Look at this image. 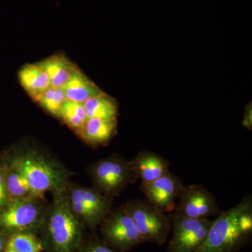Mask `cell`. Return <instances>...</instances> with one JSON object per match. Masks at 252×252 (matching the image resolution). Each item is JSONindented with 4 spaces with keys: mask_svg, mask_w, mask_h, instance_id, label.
I'll list each match as a JSON object with an SVG mask.
<instances>
[{
    "mask_svg": "<svg viewBox=\"0 0 252 252\" xmlns=\"http://www.w3.org/2000/svg\"><path fill=\"white\" fill-rule=\"evenodd\" d=\"M64 190L52 194L38 235L45 252H77L87 234V228L69 207Z\"/></svg>",
    "mask_w": 252,
    "mask_h": 252,
    "instance_id": "obj_2",
    "label": "cell"
},
{
    "mask_svg": "<svg viewBox=\"0 0 252 252\" xmlns=\"http://www.w3.org/2000/svg\"><path fill=\"white\" fill-rule=\"evenodd\" d=\"M252 233V197L247 195L212 220L206 238L195 252H238Z\"/></svg>",
    "mask_w": 252,
    "mask_h": 252,
    "instance_id": "obj_3",
    "label": "cell"
},
{
    "mask_svg": "<svg viewBox=\"0 0 252 252\" xmlns=\"http://www.w3.org/2000/svg\"><path fill=\"white\" fill-rule=\"evenodd\" d=\"M122 207L133 220L144 243L162 245L167 241L172 223L166 213L147 200H130Z\"/></svg>",
    "mask_w": 252,
    "mask_h": 252,
    "instance_id": "obj_7",
    "label": "cell"
},
{
    "mask_svg": "<svg viewBox=\"0 0 252 252\" xmlns=\"http://www.w3.org/2000/svg\"><path fill=\"white\" fill-rule=\"evenodd\" d=\"M59 119L76 132L84 126L88 117L83 103L66 100L60 109Z\"/></svg>",
    "mask_w": 252,
    "mask_h": 252,
    "instance_id": "obj_19",
    "label": "cell"
},
{
    "mask_svg": "<svg viewBox=\"0 0 252 252\" xmlns=\"http://www.w3.org/2000/svg\"><path fill=\"white\" fill-rule=\"evenodd\" d=\"M175 213L193 219H207L219 215L220 207L216 198L208 189L200 185L185 187L179 197Z\"/></svg>",
    "mask_w": 252,
    "mask_h": 252,
    "instance_id": "obj_10",
    "label": "cell"
},
{
    "mask_svg": "<svg viewBox=\"0 0 252 252\" xmlns=\"http://www.w3.org/2000/svg\"><path fill=\"white\" fill-rule=\"evenodd\" d=\"M185 186L177 176L170 172L149 183L141 184V190L147 201L165 213L175 211L177 199Z\"/></svg>",
    "mask_w": 252,
    "mask_h": 252,
    "instance_id": "obj_11",
    "label": "cell"
},
{
    "mask_svg": "<svg viewBox=\"0 0 252 252\" xmlns=\"http://www.w3.org/2000/svg\"><path fill=\"white\" fill-rule=\"evenodd\" d=\"M88 119L96 118L102 120L117 119L119 109L115 99L104 94L92 97L83 103Z\"/></svg>",
    "mask_w": 252,
    "mask_h": 252,
    "instance_id": "obj_18",
    "label": "cell"
},
{
    "mask_svg": "<svg viewBox=\"0 0 252 252\" xmlns=\"http://www.w3.org/2000/svg\"><path fill=\"white\" fill-rule=\"evenodd\" d=\"M18 78L25 90L35 101L51 86L47 74L38 63L23 66L18 72Z\"/></svg>",
    "mask_w": 252,
    "mask_h": 252,
    "instance_id": "obj_16",
    "label": "cell"
},
{
    "mask_svg": "<svg viewBox=\"0 0 252 252\" xmlns=\"http://www.w3.org/2000/svg\"><path fill=\"white\" fill-rule=\"evenodd\" d=\"M66 198L73 213L86 228L94 230L112 211V199L95 189L72 185L66 187Z\"/></svg>",
    "mask_w": 252,
    "mask_h": 252,
    "instance_id": "obj_6",
    "label": "cell"
},
{
    "mask_svg": "<svg viewBox=\"0 0 252 252\" xmlns=\"http://www.w3.org/2000/svg\"><path fill=\"white\" fill-rule=\"evenodd\" d=\"M48 205L45 198L41 197L11 200L0 208V234L39 235Z\"/></svg>",
    "mask_w": 252,
    "mask_h": 252,
    "instance_id": "obj_4",
    "label": "cell"
},
{
    "mask_svg": "<svg viewBox=\"0 0 252 252\" xmlns=\"http://www.w3.org/2000/svg\"><path fill=\"white\" fill-rule=\"evenodd\" d=\"M99 228L101 239L116 251L126 252L144 243L133 220L122 207L112 210Z\"/></svg>",
    "mask_w": 252,
    "mask_h": 252,
    "instance_id": "obj_8",
    "label": "cell"
},
{
    "mask_svg": "<svg viewBox=\"0 0 252 252\" xmlns=\"http://www.w3.org/2000/svg\"><path fill=\"white\" fill-rule=\"evenodd\" d=\"M38 64L47 74L51 86L63 88L69 81L71 74L77 66L63 54H56L50 56Z\"/></svg>",
    "mask_w": 252,
    "mask_h": 252,
    "instance_id": "obj_15",
    "label": "cell"
},
{
    "mask_svg": "<svg viewBox=\"0 0 252 252\" xmlns=\"http://www.w3.org/2000/svg\"><path fill=\"white\" fill-rule=\"evenodd\" d=\"M1 161L4 165L5 182L10 201L33 196L38 197L32 190L28 181L21 172L6 163L2 159Z\"/></svg>",
    "mask_w": 252,
    "mask_h": 252,
    "instance_id": "obj_17",
    "label": "cell"
},
{
    "mask_svg": "<svg viewBox=\"0 0 252 252\" xmlns=\"http://www.w3.org/2000/svg\"><path fill=\"white\" fill-rule=\"evenodd\" d=\"M94 188L110 198L119 197L137 180L130 161L112 154L91 164L88 170Z\"/></svg>",
    "mask_w": 252,
    "mask_h": 252,
    "instance_id": "obj_5",
    "label": "cell"
},
{
    "mask_svg": "<svg viewBox=\"0 0 252 252\" xmlns=\"http://www.w3.org/2000/svg\"><path fill=\"white\" fill-rule=\"evenodd\" d=\"M77 252H119L94 234H86Z\"/></svg>",
    "mask_w": 252,
    "mask_h": 252,
    "instance_id": "obj_22",
    "label": "cell"
},
{
    "mask_svg": "<svg viewBox=\"0 0 252 252\" xmlns=\"http://www.w3.org/2000/svg\"><path fill=\"white\" fill-rule=\"evenodd\" d=\"M63 89L67 100L79 103H84L89 99L105 94L78 67Z\"/></svg>",
    "mask_w": 252,
    "mask_h": 252,
    "instance_id": "obj_14",
    "label": "cell"
},
{
    "mask_svg": "<svg viewBox=\"0 0 252 252\" xmlns=\"http://www.w3.org/2000/svg\"><path fill=\"white\" fill-rule=\"evenodd\" d=\"M172 237L168 252H195L203 244L212 223L208 219H193L175 212L170 215Z\"/></svg>",
    "mask_w": 252,
    "mask_h": 252,
    "instance_id": "obj_9",
    "label": "cell"
},
{
    "mask_svg": "<svg viewBox=\"0 0 252 252\" xmlns=\"http://www.w3.org/2000/svg\"><path fill=\"white\" fill-rule=\"evenodd\" d=\"M243 126L245 128L249 130H251L252 128V102L247 105L246 108L245 109V114H244V118Z\"/></svg>",
    "mask_w": 252,
    "mask_h": 252,
    "instance_id": "obj_24",
    "label": "cell"
},
{
    "mask_svg": "<svg viewBox=\"0 0 252 252\" xmlns=\"http://www.w3.org/2000/svg\"><path fill=\"white\" fill-rule=\"evenodd\" d=\"M8 237L0 234V252H4Z\"/></svg>",
    "mask_w": 252,
    "mask_h": 252,
    "instance_id": "obj_25",
    "label": "cell"
},
{
    "mask_svg": "<svg viewBox=\"0 0 252 252\" xmlns=\"http://www.w3.org/2000/svg\"><path fill=\"white\" fill-rule=\"evenodd\" d=\"M67 100L63 88L50 86L38 97L36 102L46 112L59 118L60 109Z\"/></svg>",
    "mask_w": 252,
    "mask_h": 252,
    "instance_id": "obj_21",
    "label": "cell"
},
{
    "mask_svg": "<svg viewBox=\"0 0 252 252\" xmlns=\"http://www.w3.org/2000/svg\"><path fill=\"white\" fill-rule=\"evenodd\" d=\"M38 235L20 233L8 237L4 252H43Z\"/></svg>",
    "mask_w": 252,
    "mask_h": 252,
    "instance_id": "obj_20",
    "label": "cell"
},
{
    "mask_svg": "<svg viewBox=\"0 0 252 252\" xmlns=\"http://www.w3.org/2000/svg\"><path fill=\"white\" fill-rule=\"evenodd\" d=\"M117 119L102 120L90 118L76 133L91 147H97L108 144L117 134Z\"/></svg>",
    "mask_w": 252,
    "mask_h": 252,
    "instance_id": "obj_13",
    "label": "cell"
},
{
    "mask_svg": "<svg viewBox=\"0 0 252 252\" xmlns=\"http://www.w3.org/2000/svg\"><path fill=\"white\" fill-rule=\"evenodd\" d=\"M2 160L21 172L36 196L64 190L72 173L56 157L28 141L15 145Z\"/></svg>",
    "mask_w": 252,
    "mask_h": 252,
    "instance_id": "obj_1",
    "label": "cell"
},
{
    "mask_svg": "<svg viewBox=\"0 0 252 252\" xmlns=\"http://www.w3.org/2000/svg\"><path fill=\"white\" fill-rule=\"evenodd\" d=\"M131 165L137 180L149 183L170 173V163L158 154L142 151L132 160Z\"/></svg>",
    "mask_w": 252,
    "mask_h": 252,
    "instance_id": "obj_12",
    "label": "cell"
},
{
    "mask_svg": "<svg viewBox=\"0 0 252 252\" xmlns=\"http://www.w3.org/2000/svg\"><path fill=\"white\" fill-rule=\"evenodd\" d=\"M9 196L5 182L4 169L2 161H0V208L4 207L9 202Z\"/></svg>",
    "mask_w": 252,
    "mask_h": 252,
    "instance_id": "obj_23",
    "label": "cell"
}]
</instances>
